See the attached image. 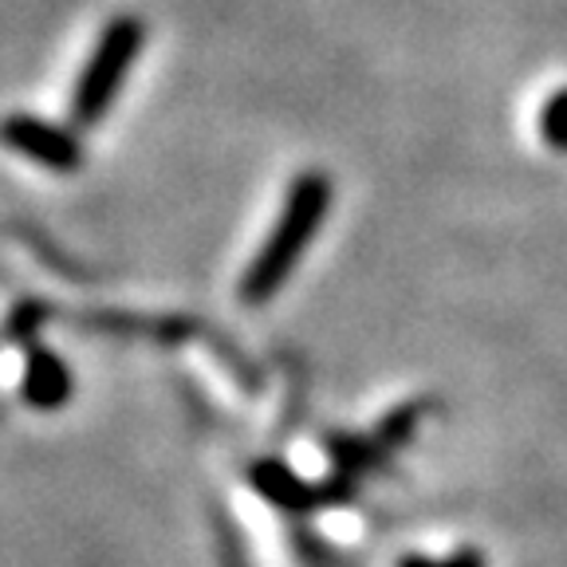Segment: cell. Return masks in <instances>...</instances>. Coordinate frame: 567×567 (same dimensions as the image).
<instances>
[{
  "mask_svg": "<svg viewBox=\"0 0 567 567\" xmlns=\"http://www.w3.org/2000/svg\"><path fill=\"white\" fill-rule=\"evenodd\" d=\"M331 197H336V186H331V177L323 169H308V174L296 177L288 197H284V209L276 217L272 233L265 237L260 252L248 260L245 276H240V303L260 308V303H268L288 284V276L296 272L308 245L319 237V229L328 221Z\"/></svg>",
  "mask_w": 567,
  "mask_h": 567,
  "instance_id": "cell-1",
  "label": "cell"
},
{
  "mask_svg": "<svg viewBox=\"0 0 567 567\" xmlns=\"http://www.w3.org/2000/svg\"><path fill=\"white\" fill-rule=\"evenodd\" d=\"M142 44H146V24L134 12H118V17L106 20L87 63H83L80 80H75V91H71V126L95 131L103 123L123 83L131 80Z\"/></svg>",
  "mask_w": 567,
  "mask_h": 567,
  "instance_id": "cell-2",
  "label": "cell"
},
{
  "mask_svg": "<svg viewBox=\"0 0 567 567\" xmlns=\"http://www.w3.org/2000/svg\"><path fill=\"white\" fill-rule=\"evenodd\" d=\"M0 146H9L12 154L52 169V174H75L87 162L75 126H60L44 115H28V111H12L0 118Z\"/></svg>",
  "mask_w": 567,
  "mask_h": 567,
  "instance_id": "cell-3",
  "label": "cell"
},
{
  "mask_svg": "<svg viewBox=\"0 0 567 567\" xmlns=\"http://www.w3.org/2000/svg\"><path fill=\"white\" fill-rule=\"evenodd\" d=\"M75 379H71V367L63 363L60 354L48 351L44 343H32L24 351V374H20V399L32 410H60L71 399Z\"/></svg>",
  "mask_w": 567,
  "mask_h": 567,
  "instance_id": "cell-4",
  "label": "cell"
},
{
  "mask_svg": "<svg viewBox=\"0 0 567 567\" xmlns=\"http://www.w3.org/2000/svg\"><path fill=\"white\" fill-rule=\"evenodd\" d=\"M248 481H252V488L265 496L268 505L288 508V513H303V508L316 505V488L276 457L257 461V465L248 470Z\"/></svg>",
  "mask_w": 567,
  "mask_h": 567,
  "instance_id": "cell-5",
  "label": "cell"
},
{
  "mask_svg": "<svg viewBox=\"0 0 567 567\" xmlns=\"http://www.w3.org/2000/svg\"><path fill=\"white\" fill-rule=\"evenodd\" d=\"M48 316H52V308H48L44 300H20L17 308L9 311V319H4V339L9 343H35V331L44 328Z\"/></svg>",
  "mask_w": 567,
  "mask_h": 567,
  "instance_id": "cell-6",
  "label": "cell"
},
{
  "mask_svg": "<svg viewBox=\"0 0 567 567\" xmlns=\"http://www.w3.org/2000/svg\"><path fill=\"white\" fill-rule=\"evenodd\" d=\"M540 134L551 151H567V91H556V95L544 103Z\"/></svg>",
  "mask_w": 567,
  "mask_h": 567,
  "instance_id": "cell-7",
  "label": "cell"
},
{
  "mask_svg": "<svg viewBox=\"0 0 567 567\" xmlns=\"http://www.w3.org/2000/svg\"><path fill=\"white\" fill-rule=\"evenodd\" d=\"M399 567H485V556L477 548H461L450 559H430V556H402Z\"/></svg>",
  "mask_w": 567,
  "mask_h": 567,
  "instance_id": "cell-8",
  "label": "cell"
}]
</instances>
